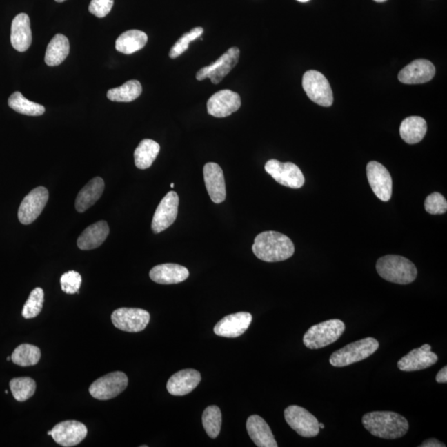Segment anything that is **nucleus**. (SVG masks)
<instances>
[{
  "mask_svg": "<svg viewBox=\"0 0 447 447\" xmlns=\"http://www.w3.org/2000/svg\"><path fill=\"white\" fill-rule=\"evenodd\" d=\"M252 250L260 260L275 263L291 258L295 248L288 236L279 232L265 231L256 236Z\"/></svg>",
  "mask_w": 447,
  "mask_h": 447,
  "instance_id": "nucleus-1",
  "label": "nucleus"
},
{
  "mask_svg": "<svg viewBox=\"0 0 447 447\" xmlns=\"http://www.w3.org/2000/svg\"><path fill=\"white\" fill-rule=\"evenodd\" d=\"M362 424L372 436L383 439H397L408 433L409 424L400 414L393 412H371L364 414Z\"/></svg>",
  "mask_w": 447,
  "mask_h": 447,
  "instance_id": "nucleus-2",
  "label": "nucleus"
},
{
  "mask_svg": "<svg viewBox=\"0 0 447 447\" xmlns=\"http://www.w3.org/2000/svg\"><path fill=\"white\" fill-rule=\"evenodd\" d=\"M376 270L384 280L406 285L413 283L417 276L415 265L399 255H386L377 261Z\"/></svg>",
  "mask_w": 447,
  "mask_h": 447,
  "instance_id": "nucleus-3",
  "label": "nucleus"
},
{
  "mask_svg": "<svg viewBox=\"0 0 447 447\" xmlns=\"http://www.w3.org/2000/svg\"><path fill=\"white\" fill-rule=\"evenodd\" d=\"M379 347V343L375 338L359 339L335 351L330 357V363L334 367L350 366L370 357L378 350Z\"/></svg>",
  "mask_w": 447,
  "mask_h": 447,
  "instance_id": "nucleus-4",
  "label": "nucleus"
},
{
  "mask_svg": "<svg viewBox=\"0 0 447 447\" xmlns=\"http://www.w3.org/2000/svg\"><path fill=\"white\" fill-rule=\"evenodd\" d=\"M345 330V323L338 319L319 323L306 331L304 345L310 350L321 349L337 341Z\"/></svg>",
  "mask_w": 447,
  "mask_h": 447,
  "instance_id": "nucleus-5",
  "label": "nucleus"
},
{
  "mask_svg": "<svg viewBox=\"0 0 447 447\" xmlns=\"http://www.w3.org/2000/svg\"><path fill=\"white\" fill-rule=\"evenodd\" d=\"M302 86L310 101L321 106H332V90L329 81L321 72L314 70L306 72L302 77Z\"/></svg>",
  "mask_w": 447,
  "mask_h": 447,
  "instance_id": "nucleus-6",
  "label": "nucleus"
},
{
  "mask_svg": "<svg viewBox=\"0 0 447 447\" xmlns=\"http://www.w3.org/2000/svg\"><path fill=\"white\" fill-rule=\"evenodd\" d=\"M128 377L124 372L115 371L110 372L95 381L90 385V395L98 400H109L117 397L128 386Z\"/></svg>",
  "mask_w": 447,
  "mask_h": 447,
  "instance_id": "nucleus-7",
  "label": "nucleus"
},
{
  "mask_svg": "<svg viewBox=\"0 0 447 447\" xmlns=\"http://www.w3.org/2000/svg\"><path fill=\"white\" fill-rule=\"evenodd\" d=\"M284 417L288 424L301 437H315L320 433L317 417L299 406H289L285 409Z\"/></svg>",
  "mask_w": 447,
  "mask_h": 447,
  "instance_id": "nucleus-8",
  "label": "nucleus"
},
{
  "mask_svg": "<svg viewBox=\"0 0 447 447\" xmlns=\"http://www.w3.org/2000/svg\"><path fill=\"white\" fill-rule=\"evenodd\" d=\"M264 168L280 185L293 189L301 188L304 185L305 177L296 164L271 159L267 161Z\"/></svg>",
  "mask_w": 447,
  "mask_h": 447,
  "instance_id": "nucleus-9",
  "label": "nucleus"
},
{
  "mask_svg": "<svg viewBox=\"0 0 447 447\" xmlns=\"http://www.w3.org/2000/svg\"><path fill=\"white\" fill-rule=\"evenodd\" d=\"M111 321L120 330L140 332L146 328L150 321V314L143 309L122 308L112 313Z\"/></svg>",
  "mask_w": 447,
  "mask_h": 447,
  "instance_id": "nucleus-10",
  "label": "nucleus"
},
{
  "mask_svg": "<svg viewBox=\"0 0 447 447\" xmlns=\"http://www.w3.org/2000/svg\"><path fill=\"white\" fill-rule=\"evenodd\" d=\"M239 53L238 48H230L217 61L199 70L197 73V80L203 81L205 79H210L213 84H219L237 65Z\"/></svg>",
  "mask_w": 447,
  "mask_h": 447,
  "instance_id": "nucleus-11",
  "label": "nucleus"
},
{
  "mask_svg": "<svg viewBox=\"0 0 447 447\" xmlns=\"http://www.w3.org/2000/svg\"><path fill=\"white\" fill-rule=\"evenodd\" d=\"M49 193L47 188L39 186L24 197L19 206L18 217L23 225H29L39 217L47 205Z\"/></svg>",
  "mask_w": 447,
  "mask_h": 447,
  "instance_id": "nucleus-12",
  "label": "nucleus"
},
{
  "mask_svg": "<svg viewBox=\"0 0 447 447\" xmlns=\"http://www.w3.org/2000/svg\"><path fill=\"white\" fill-rule=\"evenodd\" d=\"M179 197L175 192H170L163 198L156 209L152 221L153 233L159 234L175 222L178 214Z\"/></svg>",
  "mask_w": 447,
  "mask_h": 447,
  "instance_id": "nucleus-13",
  "label": "nucleus"
},
{
  "mask_svg": "<svg viewBox=\"0 0 447 447\" xmlns=\"http://www.w3.org/2000/svg\"><path fill=\"white\" fill-rule=\"evenodd\" d=\"M368 182L375 196L383 201H388L392 197L393 181L390 173L378 161H370L366 168Z\"/></svg>",
  "mask_w": 447,
  "mask_h": 447,
  "instance_id": "nucleus-14",
  "label": "nucleus"
},
{
  "mask_svg": "<svg viewBox=\"0 0 447 447\" xmlns=\"http://www.w3.org/2000/svg\"><path fill=\"white\" fill-rule=\"evenodd\" d=\"M241 106L239 95L230 90H222L210 97L207 102L208 114L217 118H225L235 113Z\"/></svg>",
  "mask_w": 447,
  "mask_h": 447,
  "instance_id": "nucleus-15",
  "label": "nucleus"
},
{
  "mask_svg": "<svg viewBox=\"0 0 447 447\" xmlns=\"http://www.w3.org/2000/svg\"><path fill=\"white\" fill-rule=\"evenodd\" d=\"M51 436L57 444L72 447L80 444L87 436L86 426L77 421H65L57 424L51 430Z\"/></svg>",
  "mask_w": 447,
  "mask_h": 447,
  "instance_id": "nucleus-16",
  "label": "nucleus"
},
{
  "mask_svg": "<svg viewBox=\"0 0 447 447\" xmlns=\"http://www.w3.org/2000/svg\"><path fill=\"white\" fill-rule=\"evenodd\" d=\"M438 360V356L432 352V346L428 344H424L420 348H417L404 356L399 362L397 368L401 371L413 372L425 370Z\"/></svg>",
  "mask_w": 447,
  "mask_h": 447,
  "instance_id": "nucleus-17",
  "label": "nucleus"
},
{
  "mask_svg": "<svg viewBox=\"0 0 447 447\" xmlns=\"http://www.w3.org/2000/svg\"><path fill=\"white\" fill-rule=\"evenodd\" d=\"M252 315L248 312H238L229 315L221 319L214 327V332L219 337L237 338L250 327Z\"/></svg>",
  "mask_w": 447,
  "mask_h": 447,
  "instance_id": "nucleus-18",
  "label": "nucleus"
},
{
  "mask_svg": "<svg viewBox=\"0 0 447 447\" xmlns=\"http://www.w3.org/2000/svg\"><path fill=\"white\" fill-rule=\"evenodd\" d=\"M203 174L211 201L215 204H221L226 197L225 177L221 168L217 163H208L204 166Z\"/></svg>",
  "mask_w": 447,
  "mask_h": 447,
  "instance_id": "nucleus-19",
  "label": "nucleus"
},
{
  "mask_svg": "<svg viewBox=\"0 0 447 447\" xmlns=\"http://www.w3.org/2000/svg\"><path fill=\"white\" fill-rule=\"evenodd\" d=\"M436 68L432 62L425 59L413 61L401 70L399 80L407 85L424 84L432 80Z\"/></svg>",
  "mask_w": 447,
  "mask_h": 447,
  "instance_id": "nucleus-20",
  "label": "nucleus"
},
{
  "mask_svg": "<svg viewBox=\"0 0 447 447\" xmlns=\"http://www.w3.org/2000/svg\"><path fill=\"white\" fill-rule=\"evenodd\" d=\"M201 380L200 372L192 368H186L174 374L169 379L167 389L170 395L184 396L192 392Z\"/></svg>",
  "mask_w": 447,
  "mask_h": 447,
  "instance_id": "nucleus-21",
  "label": "nucleus"
},
{
  "mask_svg": "<svg viewBox=\"0 0 447 447\" xmlns=\"http://www.w3.org/2000/svg\"><path fill=\"white\" fill-rule=\"evenodd\" d=\"M150 279L159 284H177L188 279V269L176 264H163L153 267L149 272Z\"/></svg>",
  "mask_w": 447,
  "mask_h": 447,
  "instance_id": "nucleus-22",
  "label": "nucleus"
},
{
  "mask_svg": "<svg viewBox=\"0 0 447 447\" xmlns=\"http://www.w3.org/2000/svg\"><path fill=\"white\" fill-rule=\"evenodd\" d=\"M30 19L26 14L15 17L11 26V43L17 51L26 52L32 44Z\"/></svg>",
  "mask_w": 447,
  "mask_h": 447,
  "instance_id": "nucleus-23",
  "label": "nucleus"
},
{
  "mask_svg": "<svg viewBox=\"0 0 447 447\" xmlns=\"http://www.w3.org/2000/svg\"><path fill=\"white\" fill-rule=\"evenodd\" d=\"M246 428L248 436L259 447H277L275 436L264 418L252 415L248 418Z\"/></svg>",
  "mask_w": 447,
  "mask_h": 447,
  "instance_id": "nucleus-24",
  "label": "nucleus"
},
{
  "mask_svg": "<svg viewBox=\"0 0 447 447\" xmlns=\"http://www.w3.org/2000/svg\"><path fill=\"white\" fill-rule=\"evenodd\" d=\"M110 234V228L105 221H98L86 228L79 236L77 246L81 250H91L101 246Z\"/></svg>",
  "mask_w": 447,
  "mask_h": 447,
  "instance_id": "nucleus-25",
  "label": "nucleus"
},
{
  "mask_svg": "<svg viewBox=\"0 0 447 447\" xmlns=\"http://www.w3.org/2000/svg\"><path fill=\"white\" fill-rule=\"evenodd\" d=\"M105 190V181L101 177H94L79 192L76 199V209L78 212L83 213L92 206Z\"/></svg>",
  "mask_w": 447,
  "mask_h": 447,
  "instance_id": "nucleus-26",
  "label": "nucleus"
},
{
  "mask_svg": "<svg viewBox=\"0 0 447 447\" xmlns=\"http://www.w3.org/2000/svg\"><path fill=\"white\" fill-rule=\"evenodd\" d=\"M428 130L426 120L419 116L406 118L400 126V135L404 142L415 144L421 142Z\"/></svg>",
  "mask_w": 447,
  "mask_h": 447,
  "instance_id": "nucleus-27",
  "label": "nucleus"
},
{
  "mask_svg": "<svg viewBox=\"0 0 447 447\" xmlns=\"http://www.w3.org/2000/svg\"><path fill=\"white\" fill-rule=\"evenodd\" d=\"M147 41L146 33L139 30H128L116 40L115 48L119 52L130 55L143 48Z\"/></svg>",
  "mask_w": 447,
  "mask_h": 447,
  "instance_id": "nucleus-28",
  "label": "nucleus"
},
{
  "mask_svg": "<svg viewBox=\"0 0 447 447\" xmlns=\"http://www.w3.org/2000/svg\"><path fill=\"white\" fill-rule=\"evenodd\" d=\"M70 43L66 37L62 34H57L50 41L45 54V62L49 66L60 65L68 57Z\"/></svg>",
  "mask_w": 447,
  "mask_h": 447,
  "instance_id": "nucleus-29",
  "label": "nucleus"
},
{
  "mask_svg": "<svg viewBox=\"0 0 447 447\" xmlns=\"http://www.w3.org/2000/svg\"><path fill=\"white\" fill-rule=\"evenodd\" d=\"M160 145L152 139L141 141L135 151V163L139 169L150 168L159 155Z\"/></svg>",
  "mask_w": 447,
  "mask_h": 447,
  "instance_id": "nucleus-30",
  "label": "nucleus"
},
{
  "mask_svg": "<svg viewBox=\"0 0 447 447\" xmlns=\"http://www.w3.org/2000/svg\"><path fill=\"white\" fill-rule=\"evenodd\" d=\"M142 86L136 80H131L124 83L117 88L108 90L107 97L115 102H131L139 98L142 93Z\"/></svg>",
  "mask_w": 447,
  "mask_h": 447,
  "instance_id": "nucleus-31",
  "label": "nucleus"
},
{
  "mask_svg": "<svg viewBox=\"0 0 447 447\" xmlns=\"http://www.w3.org/2000/svg\"><path fill=\"white\" fill-rule=\"evenodd\" d=\"M40 358L39 348L30 344H22L16 348L11 355L12 361L22 367L35 366L39 362Z\"/></svg>",
  "mask_w": 447,
  "mask_h": 447,
  "instance_id": "nucleus-32",
  "label": "nucleus"
},
{
  "mask_svg": "<svg viewBox=\"0 0 447 447\" xmlns=\"http://www.w3.org/2000/svg\"><path fill=\"white\" fill-rule=\"evenodd\" d=\"M8 106L19 114L28 116H40L45 113V107L28 101L22 93L16 91L8 98Z\"/></svg>",
  "mask_w": 447,
  "mask_h": 447,
  "instance_id": "nucleus-33",
  "label": "nucleus"
},
{
  "mask_svg": "<svg viewBox=\"0 0 447 447\" xmlns=\"http://www.w3.org/2000/svg\"><path fill=\"white\" fill-rule=\"evenodd\" d=\"M202 424L207 435L210 438H217L221 433L222 414L217 406H209L205 409L202 415Z\"/></svg>",
  "mask_w": 447,
  "mask_h": 447,
  "instance_id": "nucleus-34",
  "label": "nucleus"
},
{
  "mask_svg": "<svg viewBox=\"0 0 447 447\" xmlns=\"http://www.w3.org/2000/svg\"><path fill=\"white\" fill-rule=\"evenodd\" d=\"M10 390L18 401H25L30 399L36 391V382L29 377L14 378L10 383Z\"/></svg>",
  "mask_w": 447,
  "mask_h": 447,
  "instance_id": "nucleus-35",
  "label": "nucleus"
},
{
  "mask_svg": "<svg viewBox=\"0 0 447 447\" xmlns=\"http://www.w3.org/2000/svg\"><path fill=\"white\" fill-rule=\"evenodd\" d=\"M44 304V292L41 288L33 289L23 306L22 315L25 319L39 316Z\"/></svg>",
  "mask_w": 447,
  "mask_h": 447,
  "instance_id": "nucleus-36",
  "label": "nucleus"
},
{
  "mask_svg": "<svg viewBox=\"0 0 447 447\" xmlns=\"http://www.w3.org/2000/svg\"><path fill=\"white\" fill-rule=\"evenodd\" d=\"M203 32H204V29L201 27H197L192 28L190 32L185 33L174 44L171 50H170L169 57L172 59H175V58L181 56L182 53H184L188 49L190 41L197 39L198 37H200L203 34Z\"/></svg>",
  "mask_w": 447,
  "mask_h": 447,
  "instance_id": "nucleus-37",
  "label": "nucleus"
},
{
  "mask_svg": "<svg viewBox=\"0 0 447 447\" xmlns=\"http://www.w3.org/2000/svg\"><path fill=\"white\" fill-rule=\"evenodd\" d=\"M82 279L80 273L76 271H69L61 277V287L62 291L68 294L79 293Z\"/></svg>",
  "mask_w": 447,
  "mask_h": 447,
  "instance_id": "nucleus-38",
  "label": "nucleus"
},
{
  "mask_svg": "<svg viewBox=\"0 0 447 447\" xmlns=\"http://www.w3.org/2000/svg\"><path fill=\"white\" fill-rule=\"evenodd\" d=\"M424 206L426 210L432 215L444 214L447 210L446 199L438 192L429 195L426 199Z\"/></svg>",
  "mask_w": 447,
  "mask_h": 447,
  "instance_id": "nucleus-39",
  "label": "nucleus"
},
{
  "mask_svg": "<svg viewBox=\"0 0 447 447\" xmlns=\"http://www.w3.org/2000/svg\"><path fill=\"white\" fill-rule=\"evenodd\" d=\"M113 6L114 0H91L89 11L97 18H105L110 14Z\"/></svg>",
  "mask_w": 447,
  "mask_h": 447,
  "instance_id": "nucleus-40",
  "label": "nucleus"
},
{
  "mask_svg": "<svg viewBox=\"0 0 447 447\" xmlns=\"http://www.w3.org/2000/svg\"><path fill=\"white\" fill-rule=\"evenodd\" d=\"M420 447H445L446 445L444 443L439 441L437 439L430 438L428 440L422 442V444L419 446Z\"/></svg>",
  "mask_w": 447,
  "mask_h": 447,
  "instance_id": "nucleus-41",
  "label": "nucleus"
},
{
  "mask_svg": "<svg viewBox=\"0 0 447 447\" xmlns=\"http://www.w3.org/2000/svg\"><path fill=\"white\" fill-rule=\"evenodd\" d=\"M436 381L439 384L447 383V367H443L436 376Z\"/></svg>",
  "mask_w": 447,
  "mask_h": 447,
  "instance_id": "nucleus-42",
  "label": "nucleus"
},
{
  "mask_svg": "<svg viewBox=\"0 0 447 447\" xmlns=\"http://www.w3.org/2000/svg\"><path fill=\"white\" fill-rule=\"evenodd\" d=\"M319 428H320V429H323L325 428V426L323 424H319Z\"/></svg>",
  "mask_w": 447,
  "mask_h": 447,
  "instance_id": "nucleus-43",
  "label": "nucleus"
},
{
  "mask_svg": "<svg viewBox=\"0 0 447 447\" xmlns=\"http://www.w3.org/2000/svg\"><path fill=\"white\" fill-rule=\"evenodd\" d=\"M374 1L378 2V3H383V2L387 1V0H374Z\"/></svg>",
  "mask_w": 447,
  "mask_h": 447,
  "instance_id": "nucleus-44",
  "label": "nucleus"
},
{
  "mask_svg": "<svg viewBox=\"0 0 447 447\" xmlns=\"http://www.w3.org/2000/svg\"><path fill=\"white\" fill-rule=\"evenodd\" d=\"M297 1H299V2H301V3H306V2H308L309 0H297Z\"/></svg>",
  "mask_w": 447,
  "mask_h": 447,
  "instance_id": "nucleus-45",
  "label": "nucleus"
},
{
  "mask_svg": "<svg viewBox=\"0 0 447 447\" xmlns=\"http://www.w3.org/2000/svg\"><path fill=\"white\" fill-rule=\"evenodd\" d=\"M56 2L61 3L66 1V0H55Z\"/></svg>",
  "mask_w": 447,
  "mask_h": 447,
  "instance_id": "nucleus-46",
  "label": "nucleus"
},
{
  "mask_svg": "<svg viewBox=\"0 0 447 447\" xmlns=\"http://www.w3.org/2000/svg\"><path fill=\"white\" fill-rule=\"evenodd\" d=\"M10 359H11L10 356H8V357H7V360H8V361H10Z\"/></svg>",
  "mask_w": 447,
  "mask_h": 447,
  "instance_id": "nucleus-47",
  "label": "nucleus"
},
{
  "mask_svg": "<svg viewBox=\"0 0 447 447\" xmlns=\"http://www.w3.org/2000/svg\"><path fill=\"white\" fill-rule=\"evenodd\" d=\"M51 434H52L51 430H50V432L48 433V435H49V436H51Z\"/></svg>",
  "mask_w": 447,
  "mask_h": 447,
  "instance_id": "nucleus-48",
  "label": "nucleus"
},
{
  "mask_svg": "<svg viewBox=\"0 0 447 447\" xmlns=\"http://www.w3.org/2000/svg\"><path fill=\"white\" fill-rule=\"evenodd\" d=\"M171 188H174V183H172V184H171Z\"/></svg>",
  "mask_w": 447,
  "mask_h": 447,
  "instance_id": "nucleus-49",
  "label": "nucleus"
}]
</instances>
